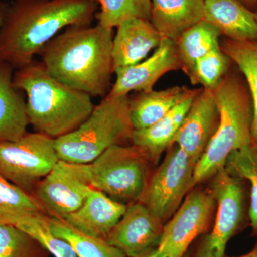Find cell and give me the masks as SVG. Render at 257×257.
<instances>
[{"label":"cell","mask_w":257,"mask_h":257,"mask_svg":"<svg viewBox=\"0 0 257 257\" xmlns=\"http://www.w3.org/2000/svg\"><path fill=\"white\" fill-rule=\"evenodd\" d=\"M219 30L202 20L181 34L175 42L186 75L194 64L208 53L220 46Z\"/></svg>","instance_id":"7402d4cb"},{"label":"cell","mask_w":257,"mask_h":257,"mask_svg":"<svg viewBox=\"0 0 257 257\" xmlns=\"http://www.w3.org/2000/svg\"><path fill=\"white\" fill-rule=\"evenodd\" d=\"M253 12H254L255 18H256V20L257 21V10H255V11Z\"/></svg>","instance_id":"d590c367"},{"label":"cell","mask_w":257,"mask_h":257,"mask_svg":"<svg viewBox=\"0 0 257 257\" xmlns=\"http://www.w3.org/2000/svg\"><path fill=\"white\" fill-rule=\"evenodd\" d=\"M60 160L55 139L27 133L15 141L0 143V175L28 194Z\"/></svg>","instance_id":"ba28073f"},{"label":"cell","mask_w":257,"mask_h":257,"mask_svg":"<svg viewBox=\"0 0 257 257\" xmlns=\"http://www.w3.org/2000/svg\"><path fill=\"white\" fill-rule=\"evenodd\" d=\"M219 110L217 130L195 166L196 184L213 177L225 167L230 154L253 143L251 94L236 66L212 89Z\"/></svg>","instance_id":"277c9868"},{"label":"cell","mask_w":257,"mask_h":257,"mask_svg":"<svg viewBox=\"0 0 257 257\" xmlns=\"http://www.w3.org/2000/svg\"><path fill=\"white\" fill-rule=\"evenodd\" d=\"M204 20L234 41H257L254 12L240 0H204Z\"/></svg>","instance_id":"ac0fdd59"},{"label":"cell","mask_w":257,"mask_h":257,"mask_svg":"<svg viewBox=\"0 0 257 257\" xmlns=\"http://www.w3.org/2000/svg\"><path fill=\"white\" fill-rule=\"evenodd\" d=\"M200 89L175 86L163 90L137 92L128 96V112L134 130L150 127Z\"/></svg>","instance_id":"e0dca14e"},{"label":"cell","mask_w":257,"mask_h":257,"mask_svg":"<svg viewBox=\"0 0 257 257\" xmlns=\"http://www.w3.org/2000/svg\"><path fill=\"white\" fill-rule=\"evenodd\" d=\"M224 167L231 175L246 179L251 185L249 218L257 233V143L253 142L230 154Z\"/></svg>","instance_id":"484cf974"},{"label":"cell","mask_w":257,"mask_h":257,"mask_svg":"<svg viewBox=\"0 0 257 257\" xmlns=\"http://www.w3.org/2000/svg\"><path fill=\"white\" fill-rule=\"evenodd\" d=\"M35 237L16 225H0V257H48Z\"/></svg>","instance_id":"f1b7e54d"},{"label":"cell","mask_w":257,"mask_h":257,"mask_svg":"<svg viewBox=\"0 0 257 257\" xmlns=\"http://www.w3.org/2000/svg\"><path fill=\"white\" fill-rule=\"evenodd\" d=\"M232 64L219 46L198 60L187 76L193 85L200 84L204 89L212 90L224 78Z\"/></svg>","instance_id":"83f0119b"},{"label":"cell","mask_w":257,"mask_h":257,"mask_svg":"<svg viewBox=\"0 0 257 257\" xmlns=\"http://www.w3.org/2000/svg\"><path fill=\"white\" fill-rule=\"evenodd\" d=\"M151 162L133 144L114 145L87 164L91 186L126 205L139 202L150 179Z\"/></svg>","instance_id":"8992f818"},{"label":"cell","mask_w":257,"mask_h":257,"mask_svg":"<svg viewBox=\"0 0 257 257\" xmlns=\"http://www.w3.org/2000/svg\"><path fill=\"white\" fill-rule=\"evenodd\" d=\"M150 21L162 37L176 41L181 34L204 20V0H151Z\"/></svg>","instance_id":"ffe728a7"},{"label":"cell","mask_w":257,"mask_h":257,"mask_svg":"<svg viewBox=\"0 0 257 257\" xmlns=\"http://www.w3.org/2000/svg\"><path fill=\"white\" fill-rule=\"evenodd\" d=\"M134 131L128 95H106L79 127L55 139V150L60 160L89 164L109 147L132 143Z\"/></svg>","instance_id":"5b68a950"},{"label":"cell","mask_w":257,"mask_h":257,"mask_svg":"<svg viewBox=\"0 0 257 257\" xmlns=\"http://www.w3.org/2000/svg\"><path fill=\"white\" fill-rule=\"evenodd\" d=\"M45 213L36 199L0 175V225H17L25 218Z\"/></svg>","instance_id":"d4e9b609"},{"label":"cell","mask_w":257,"mask_h":257,"mask_svg":"<svg viewBox=\"0 0 257 257\" xmlns=\"http://www.w3.org/2000/svg\"><path fill=\"white\" fill-rule=\"evenodd\" d=\"M198 93L184 99L150 127L135 130L132 144L146 152L152 162H157L162 152L174 145L176 135Z\"/></svg>","instance_id":"44dd1931"},{"label":"cell","mask_w":257,"mask_h":257,"mask_svg":"<svg viewBox=\"0 0 257 257\" xmlns=\"http://www.w3.org/2000/svg\"><path fill=\"white\" fill-rule=\"evenodd\" d=\"M96 0H15L0 28V62L17 70L66 28L91 25Z\"/></svg>","instance_id":"6da1fadb"},{"label":"cell","mask_w":257,"mask_h":257,"mask_svg":"<svg viewBox=\"0 0 257 257\" xmlns=\"http://www.w3.org/2000/svg\"><path fill=\"white\" fill-rule=\"evenodd\" d=\"M133 257H167L164 253L159 251L157 248V246H154L144 251V252L140 253V254L137 255V256Z\"/></svg>","instance_id":"4dcf8cb0"},{"label":"cell","mask_w":257,"mask_h":257,"mask_svg":"<svg viewBox=\"0 0 257 257\" xmlns=\"http://www.w3.org/2000/svg\"><path fill=\"white\" fill-rule=\"evenodd\" d=\"M113 29L71 26L42 49V64L52 77L92 97H105L111 88Z\"/></svg>","instance_id":"7a4b0ae2"},{"label":"cell","mask_w":257,"mask_h":257,"mask_svg":"<svg viewBox=\"0 0 257 257\" xmlns=\"http://www.w3.org/2000/svg\"><path fill=\"white\" fill-rule=\"evenodd\" d=\"M16 226L35 237L54 257H79L67 241L52 234L50 216L45 213L25 218Z\"/></svg>","instance_id":"f546056e"},{"label":"cell","mask_w":257,"mask_h":257,"mask_svg":"<svg viewBox=\"0 0 257 257\" xmlns=\"http://www.w3.org/2000/svg\"><path fill=\"white\" fill-rule=\"evenodd\" d=\"M87 164L59 160L32 195L51 217L64 219L78 209L92 190Z\"/></svg>","instance_id":"9c48e42d"},{"label":"cell","mask_w":257,"mask_h":257,"mask_svg":"<svg viewBox=\"0 0 257 257\" xmlns=\"http://www.w3.org/2000/svg\"><path fill=\"white\" fill-rule=\"evenodd\" d=\"M8 3H3L0 2V28L3 25V20H4L5 14H6L7 10L9 7Z\"/></svg>","instance_id":"1f68e13d"},{"label":"cell","mask_w":257,"mask_h":257,"mask_svg":"<svg viewBox=\"0 0 257 257\" xmlns=\"http://www.w3.org/2000/svg\"><path fill=\"white\" fill-rule=\"evenodd\" d=\"M251 257H257V248L256 249L253 250V251H251Z\"/></svg>","instance_id":"836d02e7"},{"label":"cell","mask_w":257,"mask_h":257,"mask_svg":"<svg viewBox=\"0 0 257 257\" xmlns=\"http://www.w3.org/2000/svg\"><path fill=\"white\" fill-rule=\"evenodd\" d=\"M220 47L247 84L253 106L251 135L253 141L257 143V41L239 42L226 38Z\"/></svg>","instance_id":"603a6c76"},{"label":"cell","mask_w":257,"mask_h":257,"mask_svg":"<svg viewBox=\"0 0 257 257\" xmlns=\"http://www.w3.org/2000/svg\"><path fill=\"white\" fill-rule=\"evenodd\" d=\"M13 82L26 94L30 125L55 140L79 127L95 106L92 96L52 77L41 62L15 70Z\"/></svg>","instance_id":"3957f363"},{"label":"cell","mask_w":257,"mask_h":257,"mask_svg":"<svg viewBox=\"0 0 257 257\" xmlns=\"http://www.w3.org/2000/svg\"><path fill=\"white\" fill-rule=\"evenodd\" d=\"M168 149L165 160L150 176L139 201L164 224L196 185L194 170L197 162L176 144Z\"/></svg>","instance_id":"52a82bcc"},{"label":"cell","mask_w":257,"mask_h":257,"mask_svg":"<svg viewBox=\"0 0 257 257\" xmlns=\"http://www.w3.org/2000/svg\"><path fill=\"white\" fill-rule=\"evenodd\" d=\"M211 193L217 204L214 226L198 248L197 257L224 256L226 245L243 219V190L241 179L220 169L213 176Z\"/></svg>","instance_id":"30bf717a"},{"label":"cell","mask_w":257,"mask_h":257,"mask_svg":"<svg viewBox=\"0 0 257 257\" xmlns=\"http://www.w3.org/2000/svg\"><path fill=\"white\" fill-rule=\"evenodd\" d=\"M182 69L175 41L162 37L160 45L140 63L115 69L116 80L107 95H128L132 92H150L165 74Z\"/></svg>","instance_id":"7c38bea8"},{"label":"cell","mask_w":257,"mask_h":257,"mask_svg":"<svg viewBox=\"0 0 257 257\" xmlns=\"http://www.w3.org/2000/svg\"><path fill=\"white\" fill-rule=\"evenodd\" d=\"M219 121V106L214 92L202 87L194 97L174 144L197 162L215 134Z\"/></svg>","instance_id":"5bb4252c"},{"label":"cell","mask_w":257,"mask_h":257,"mask_svg":"<svg viewBox=\"0 0 257 257\" xmlns=\"http://www.w3.org/2000/svg\"><path fill=\"white\" fill-rule=\"evenodd\" d=\"M126 208V204L92 188L82 205L64 220L83 233L104 239L124 215Z\"/></svg>","instance_id":"2e32d148"},{"label":"cell","mask_w":257,"mask_h":257,"mask_svg":"<svg viewBox=\"0 0 257 257\" xmlns=\"http://www.w3.org/2000/svg\"><path fill=\"white\" fill-rule=\"evenodd\" d=\"M100 10L95 18L98 24L113 29L125 20L141 18L150 20L151 0H96Z\"/></svg>","instance_id":"4316f807"},{"label":"cell","mask_w":257,"mask_h":257,"mask_svg":"<svg viewBox=\"0 0 257 257\" xmlns=\"http://www.w3.org/2000/svg\"><path fill=\"white\" fill-rule=\"evenodd\" d=\"M164 224L141 202L128 204L124 215L104 239L126 257L140 254L157 246Z\"/></svg>","instance_id":"4fadbf2b"},{"label":"cell","mask_w":257,"mask_h":257,"mask_svg":"<svg viewBox=\"0 0 257 257\" xmlns=\"http://www.w3.org/2000/svg\"><path fill=\"white\" fill-rule=\"evenodd\" d=\"M14 70L0 62V143L22 138L30 125L26 100L13 82Z\"/></svg>","instance_id":"d6986e66"},{"label":"cell","mask_w":257,"mask_h":257,"mask_svg":"<svg viewBox=\"0 0 257 257\" xmlns=\"http://www.w3.org/2000/svg\"><path fill=\"white\" fill-rule=\"evenodd\" d=\"M215 204L211 192H189L173 216L164 224L157 244L159 251L167 257H183L192 241L205 230Z\"/></svg>","instance_id":"8fae6325"},{"label":"cell","mask_w":257,"mask_h":257,"mask_svg":"<svg viewBox=\"0 0 257 257\" xmlns=\"http://www.w3.org/2000/svg\"><path fill=\"white\" fill-rule=\"evenodd\" d=\"M162 37L150 20L131 18L120 24L113 37V72L145 60L152 50L159 47Z\"/></svg>","instance_id":"9a60e30c"},{"label":"cell","mask_w":257,"mask_h":257,"mask_svg":"<svg viewBox=\"0 0 257 257\" xmlns=\"http://www.w3.org/2000/svg\"><path fill=\"white\" fill-rule=\"evenodd\" d=\"M224 257V256H222ZM239 257H251V253H248V254L243 255V256H239Z\"/></svg>","instance_id":"e575fe53"},{"label":"cell","mask_w":257,"mask_h":257,"mask_svg":"<svg viewBox=\"0 0 257 257\" xmlns=\"http://www.w3.org/2000/svg\"><path fill=\"white\" fill-rule=\"evenodd\" d=\"M248 9L255 11L257 10V0H240Z\"/></svg>","instance_id":"d6a6232c"},{"label":"cell","mask_w":257,"mask_h":257,"mask_svg":"<svg viewBox=\"0 0 257 257\" xmlns=\"http://www.w3.org/2000/svg\"><path fill=\"white\" fill-rule=\"evenodd\" d=\"M50 227L52 234L67 241L79 257H126L104 238L83 233L64 219L50 216Z\"/></svg>","instance_id":"cb8c5ba5"}]
</instances>
